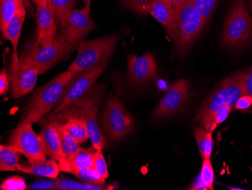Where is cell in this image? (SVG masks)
Instances as JSON below:
<instances>
[{
  "instance_id": "cell-1",
  "label": "cell",
  "mask_w": 252,
  "mask_h": 190,
  "mask_svg": "<svg viewBox=\"0 0 252 190\" xmlns=\"http://www.w3.org/2000/svg\"><path fill=\"white\" fill-rule=\"evenodd\" d=\"M192 0H185L173 8L171 25L167 30L178 53L188 52L205 28Z\"/></svg>"
},
{
  "instance_id": "cell-2",
  "label": "cell",
  "mask_w": 252,
  "mask_h": 190,
  "mask_svg": "<svg viewBox=\"0 0 252 190\" xmlns=\"http://www.w3.org/2000/svg\"><path fill=\"white\" fill-rule=\"evenodd\" d=\"M77 74L67 71L55 76L49 83L34 92L28 103L22 121L39 122L44 115L61 103L68 85Z\"/></svg>"
},
{
  "instance_id": "cell-3",
  "label": "cell",
  "mask_w": 252,
  "mask_h": 190,
  "mask_svg": "<svg viewBox=\"0 0 252 190\" xmlns=\"http://www.w3.org/2000/svg\"><path fill=\"white\" fill-rule=\"evenodd\" d=\"M245 79L246 71H239L226 76L197 109L193 121L201 124L222 106L234 108L238 99L246 94Z\"/></svg>"
},
{
  "instance_id": "cell-4",
  "label": "cell",
  "mask_w": 252,
  "mask_h": 190,
  "mask_svg": "<svg viewBox=\"0 0 252 190\" xmlns=\"http://www.w3.org/2000/svg\"><path fill=\"white\" fill-rule=\"evenodd\" d=\"M222 42L229 49H240L252 42V18L246 0H234L223 27Z\"/></svg>"
},
{
  "instance_id": "cell-5",
  "label": "cell",
  "mask_w": 252,
  "mask_h": 190,
  "mask_svg": "<svg viewBox=\"0 0 252 190\" xmlns=\"http://www.w3.org/2000/svg\"><path fill=\"white\" fill-rule=\"evenodd\" d=\"M118 36H106L93 40H82L78 44L76 56L68 71L78 74L107 60L118 42Z\"/></svg>"
},
{
  "instance_id": "cell-6",
  "label": "cell",
  "mask_w": 252,
  "mask_h": 190,
  "mask_svg": "<svg viewBox=\"0 0 252 190\" xmlns=\"http://www.w3.org/2000/svg\"><path fill=\"white\" fill-rule=\"evenodd\" d=\"M8 144L28 158L30 164L46 161V152L40 135L35 133L32 123L21 122L11 133Z\"/></svg>"
},
{
  "instance_id": "cell-7",
  "label": "cell",
  "mask_w": 252,
  "mask_h": 190,
  "mask_svg": "<svg viewBox=\"0 0 252 190\" xmlns=\"http://www.w3.org/2000/svg\"><path fill=\"white\" fill-rule=\"evenodd\" d=\"M107 64L108 59L78 73L68 85L63 99L51 115L60 114L72 103L83 97L105 70Z\"/></svg>"
},
{
  "instance_id": "cell-8",
  "label": "cell",
  "mask_w": 252,
  "mask_h": 190,
  "mask_svg": "<svg viewBox=\"0 0 252 190\" xmlns=\"http://www.w3.org/2000/svg\"><path fill=\"white\" fill-rule=\"evenodd\" d=\"M91 2L86 4L80 10H73L68 17L66 25L62 28L59 36L62 38L69 52L77 47L78 44L95 28L91 18Z\"/></svg>"
},
{
  "instance_id": "cell-9",
  "label": "cell",
  "mask_w": 252,
  "mask_h": 190,
  "mask_svg": "<svg viewBox=\"0 0 252 190\" xmlns=\"http://www.w3.org/2000/svg\"><path fill=\"white\" fill-rule=\"evenodd\" d=\"M103 124L109 137L114 140L124 138L134 128L132 117L115 96L107 101Z\"/></svg>"
},
{
  "instance_id": "cell-10",
  "label": "cell",
  "mask_w": 252,
  "mask_h": 190,
  "mask_svg": "<svg viewBox=\"0 0 252 190\" xmlns=\"http://www.w3.org/2000/svg\"><path fill=\"white\" fill-rule=\"evenodd\" d=\"M69 53L64 41L58 35L52 43L42 46L36 41L26 55H24L30 65L36 69L39 75L45 72Z\"/></svg>"
},
{
  "instance_id": "cell-11",
  "label": "cell",
  "mask_w": 252,
  "mask_h": 190,
  "mask_svg": "<svg viewBox=\"0 0 252 190\" xmlns=\"http://www.w3.org/2000/svg\"><path fill=\"white\" fill-rule=\"evenodd\" d=\"M38 75L36 69L30 65L22 55L17 65L10 68L12 97L16 99L31 93L36 86Z\"/></svg>"
},
{
  "instance_id": "cell-12",
  "label": "cell",
  "mask_w": 252,
  "mask_h": 190,
  "mask_svg": "<svg viewBox=\"0 0 252 190\" xmlns=\"http://www.w3.org/2000/svg\"><path fill=\"white\" fill-rule=\"evenodd\" d=\"M189 88L190 83L185 79L175 81L154 111V117L162 118L178 113L188 100Z\"/></svg>"
},
{
  "instance_id": "cell-13",
  "label": "cell",
  "mask_w": 252,
  "mask_h": 190,
  "mask_svg": "<svg viewBox=\"0 0 252 190\" xmlns=\"http://www.w3.org/2000/svg\"><path fill=\"white\" fill-rule=\"evenodd\" d=\"M158 75L157 62L153 54L128 55V80L134 84L151 81Z\"/></svg>"
},
{
  "instance_id": "cell-14",
  "label": "cell",
  "mask_w": 252,
  "mask_h": 190,
  "mask_svg": "<svg viewBox=\"0 0 252 190\" xmlns=\"http://www.w3.org/2000/svg\"><path fill=\"white\" fill-rule=\"evenodd\" d=\"M79 106L81 107V109L79 110V115L86 120L89 139L93 143V147L96 150H103L107 142L100 133L97 124L98 106L97 103L86 99L79 102Z\"/></svg>"
},
{
  "instance_id": "cell-15",
  "label": "cell",
  "mask_w": 252,
  "mask_h": 190,
  "mask_svg": "<svg viewBox=\"0 0 252 190\" xmlns=\"http://www.w3.org/2000/svg\"><path fill=\"white\" fill-rule=\"evenodd\" d=\"M58 120L55 116L50 115L42 121L41 138L43 143L44 148L47 155L59 161L61 158H64L60 136L57 127Z\"/></svg>"
},
{
  "instance_id": "cell-16",
  "label": "cell",
  "mask_w": 252,
  "mask_h": 190,
  "mask_svg": "<svg viewBox=\"0 0 252 190\" xmlns=\"http://www.w3.org/2000/svg\"><path fill=\"white\" fill-rule=\"evenodd\" d=\"M36 41L42 46L52 43L56 38L57 26L49 5H36Z\"/></svg>"
},
{
  "instance_id": "cell-17",
  "label": "cell",
  "mask_w": 252,
  "mask_h": 190,
  "mask_svg": "<svg viewBox=\"0 0 252 190\" xmlns=\"http://www.w3.org/2000/svg\"><path fill=\"white\" fill-rule=\"evenodd\" d=\"M95 151L94 147L81 148L75 155L61 158L59 161L61 171L76 175L82 170L93 167Z\"/></svg>"
},
{
  "instance_id": "cell-18",
  "label": "cell",
  "mask_w": 252,
  "mask_h": 190,
  "mask_svg": "<svg viewBox=\"0 0 252 190\" xmlns=\"http://www.w3.org/2000/svg\"><path fill=\"white\" fill-rule=\"evenodd\" d=\"M26 6L21 5L14 18L9 21L6 28L2 32L4 38L11 42L13 47V55L11 57V66L17 65L19 61L18 54V42L21 38V31L26 18Z\"/></svg>"
},
{
  "instance_id": "cell-19",
  "label": "cell",
  "mask_w": 252,
  "mask_h": 190,
  "mask_svg": "<svg viewBox=\"0 0 252 190\" xmlns=\"http://www.w3.org/2000/svg\"><path fill=\"white\" fill-rule=\"evenodd\" d=\"M17 169L27 174L49 178H56L61 171L59 163L53 158L37 164H30V165L18 164Z\"/></svg>"
},
{
  "instance_id": "cell-20",
  "label": "cell",
  "mask_w": 252,
  "mask_h": 190,
  "mask_svg": "<svg viewBox=\"0 0 252 190\" xmlns=\"http://www.w3.org/2000/svg\"><path fill=\"white\" fill-rule=\"evenodd\" d=\"M149 14L162 24L167 31L171 25L173 15V6L171 0H154Z\"/></svg>"
},
{
  "instance_id": "cell-21",
  "label": "cell",
  "mask_w": 252,
  "mask_h": 190,
  "mask_svg": "<svg viewBox=\"0 0 252 190\" xmlns=\"http://www.w3.org/2000/svg\"><path fill=\"white\" fill-rule=\"evenodd\" d=\"M48 5L53 16L60 24L61 28L66 25L68 17L76 5V0H48Z\"/></svg>"
},
{
  "instance_id": "cell-22",
  "label": "cell",
  "mask_w": 252,
  "mask_h": 190,
  "mask_svg": "<svg viewBox=\"0 0 252 190\" xmlns=\"http://www.w3.org/2000/svg\"><path fill=\"white\" fill-rule=\"evenodd\" d=\"M65 130L79 144L84 143L89 139L86 120L80 116H70L64 124H62Z\"/></svg>"
},
{
  "instance_id": "cell-23",
  "label": "cell",
  "mask_w": 252,
  "mask_h": 190,
  "mask_svg": "<svg viewBox=\"0 0 252 190\" xmlns=\"http://www.w3.org/2000/svg\"><path fill=\"white\" fill-rule=\"evenodd\" d=\"M193 135L197 143L198 148L202 159H209L213 150V139L212 132L202 127H196L193 130Z\"/></svg>"
},
{
  "instance_id": "cell-24",
  "label": "cell",
  "mask_w": 252,
  "mask_h": 190,
  "mask_svg": "<svg viewBox=\"0 0 252 190\" xmlns=\"http://www.w3.org/2000/svg\"><path fill=\"white\" fill-rule=\"evenodd\" d=\"M21 153L14 147L8 146L0 147V170L1 171H18L17 165Z\"/></svg>"
},
{
  "instance_id": "cell-25",
  "label": "cell",
  "mask_w": 252,
  "mask_h": 190,
  "mask_svg": "<svg viewBox=\"0 0 252 190\" xmlns=\"http://www.w3.org/2000/svg\"><path fill=\"white\" fill-rule=\"evenodd\" d=\"M21 3L18 0H0V27L2 31L18 12Z\"/></svg>"
},
{
  "instance_id": "cell-26",
  "label": "cell",
  "mask_w": 252,
  "mask_h": 190,
  "mask_svg": "<svg viewBox=\"0 0 252 190\" xmlns=\"http://www.w3.org/2000/svg\"><path fill=\"white\" fill-rule=\"evenodd\" d=\"M57 127L59 130L62 150L65 157H71L79 152V150H81L79 143L70 135V133L65 130L63 125L59 123V120H58Z\"/></svg>"
},
{
  "instance_id": "cell-27",
  "label": "cell",
  "mask_w": 252,
  "mask_h": 190,
  "mask_svg": "<svg viewBox=\"0 0 252 190\" xmlns=\"http://www.w3.org/2000/svg\"><path fill=\"white\" fill-rule=\"evenodd\" d=\"M233 109V108L230 106H222L212 115L202 121L200 125L209 131H214L219 124H222L227 119Z\"/></svg>"
},
{
  "instance_id": "cell-28",
  "label": "cell",
  "mask_w": 252,
  "mask_h": 190,
  "mask_svg": "<svg viewBox=\"0 0 252 190\" xmlns=\"http://www.w3.org/2000/svg\"><path fill=\"white\" fill-rule=\"evenodd\" d=\"M192 2L200 14L205 26L212 19L219 0H192Z\"/></svg>"
},
{
  "instance_id": "cell-29",
  "label": "cell",
  "mask_w": 252,
  "mask_h": 190,
  "mask_svg": "<svg viewBox=\"0 0 252 190\" xmlns=\"http://www.w3.org/2000/svg\"><path fill=\"white\" fill-rule=\"evenodd\" d=\"M214 181H215V174H214L213 167H212L210 158L203 160L200 174L201 184L203 187L206 188V190H213Z\"/></svg>"
},
{
  "instance_id": "cell-30",
  "label": "cell",
  "mask_w": 252,
  "mask_h": 190,
  "mask_svg": "<svg viewBox=\"0 0 252 190\" xmlns=\"http://www.w3.org/2000/svg\"><path fill=\"white\" fill-rule=\"evenodd\" d=\"M76 176L78 178L89 184L104 186L106 183V179L102 177L93 167L82 170L80 172L76 174Z\"/></svg>"
},
{
  "instance_id": "cell-31",
  "label": "cell",
  "mask_w": 252,
  "mask_h": 190,
  "mask_svg": "<svg viewBox=\"0 0 252 190\" xmlns=\"http://www.w3.org/2000/svg\"><path fill=\"white\" fill-rule=\"evenodd\" d=\"M126 6L140 15L149 14L154 0H121Z\"/></svg>"
},
{
  "instance_id": "cell-32",
  "label": "cell",
  "mask_w": 252,
  "mask_h": 190,
  "mask_svg": "<svg viewBox=\"0 0 252 190\" xmlns=\"http://www.w3.org/2000/svg\"><path fill=\"white\" fill-rule=\"evenodd\" d=\"M93 167L102 177H104V179L108 178V168L102 150H96L94 152Z\"/></svg>"
},
{
  "instance_id": "cell-33",
  "label": "cell",
  "mask_w": 252,
  "mask_h": 190,
  "mask_svg": "<svg viewBox=\"0 0 252 190\" xmlns=\"http://www.w3.org/2000/svg\"><path fill=\"white\" fill-rule=\"evenodd\" d=\"M3 190H25L27 189L26 184L24 179L19 176L8 177L0 186Z\"/></svg>"
},
{
  "instance_id": "cell-34",
  "label": "cell",
  "mask_w": 252,
  "mask_h": 190,
  "mask_svg": "<svg viewBox=\"0 0 252 190\" xmlns=\"http://www.w3.org/2000/svg\"><path fill=\"white\" fill-rule=\"evenodd\" d=\"M236 110L248 112L252 108V95L246 94L238 99L234 106Z\"/></svg>"
},
{
  "instance_id": "cell-35",
  "label": "cell",
  "mask_w": 252,
  "mask_h": 190,
  "mask_svg": "<svg viewBox=\"0 0 252 190\" xmlns=\"http://www.w3.org/2000/svg\"><path fill=\"white\" fill-rule=\"evenodd\" d=\"M80 183L70 180H61L57 181L56 190H79Z\"/></svg>"
},
{
  "instance_id": "cell-36",
  "label": "cell",
  "mask_w": 252,
  "mask_h": 190,
  "mask_svg": "<svg viewBox=\"0 0 252 190\" xmlns=\"http://www.w3.org/2000/svg\"><path fill=\"white\" fill-rule=\"evenodd\" d=\"M57 182L55 181H38L31 186L32 190H56Z\"/></svg>"
},
{
  "instance_id": "cell-37",
  "label": "cell",
  "mask_w": 252,
  "mask_h": 190,
  "mask_svg": "<svg viewBox=\"0 0 252 190\" xmlns=\"http://www.w3.org/2000/svg\"><path fill=\"white\" fill-rule=\"evenodd\" d=\"M8 87H9V83H8V75L4 68L0 73V94H5L8 91Z\"/></svg>"
},
{
  "instance_id": "cell-38",
  "label": "cell",
  "mask_w": 252,
  "mask_h": 190,
  "mask_svg": "<svg viewBox=\"0 0 252 190\" xmlns=\"http://www.w3.org/2000/svg\"><path fill=\"white\" fill-rule=\"evenodd\" d=\"M245 87H246V94L252 95V65L246 71Z\"/></svg>"
},
{
  "instance_id": "cell-39",
  "label": "cell",
  "mask_w": 252,
  "mask_h": 190,
  "mask_svg": "<svg viewBox=\"0 0 252 190\" xmlns=\"http://www.w3.org/2000/svg\"><path fill=\"white\" fill-rule=\"evenodd\" d=\"M106 190V187L103 185L97 184H89V183H83L79 186V190Z\"/></svg>"
},
{
  "instance_id": "cell-40",
  "label": "cell",
  "mask_w": 252,
  "mask_h": 190,
  "mask_svg": "<svg viewBox=\"0 0 252 190\" xmlns=\"http://www.w3.org/2000/svg\"><path fill=\"white\" fill-rule=\"evenodd\" d=\"M36 5H48V0H31Z\"/></svg>"
},
{
  "instance_id": "cell-41",
  "label": "cell",
  "mask_w": 252,
  "mask_h": 190,
  "mask_svg": "<svg viewBox=\"0 0 252 190\" xmlns=\"http://www.w3.org/2000/svg\"><path fill=\"white\" fill-rule=\"evenodd\" d=\"M183 1H185V0H171V4H172V6H173V8H175V6L179 5V4L181 3Z\"/></svg>"
},
{
  "instance_id": "cell-42",
  "label": "cell",
  "mask_w": 252,
  "mask_h": 190,
  "mask_svg": "<svg viewBox=\"0 0 252 190\" xmlns=\"http://www.w3.org/2000/svg\"><path fill=\"white\" fill-rule=\"evenodd\" d=\"M18 1L21 5H26V4L28 3V0H18Z\"/></svg>"
},
{
  "instance_id": "cell-43",
  "label": "cell",
  "mask_w": 252,
  "mask_h": 190,
  "mask_svg": "<svg viewBox=\"0 0 252 190\" xmlns=\"http://www.w3.org/2000/svg\"><path fill=\"white\" fill-rule=\"evenodd\" d=\"M249 5H250L251 11H252V0H250V2H249Z\"/></svg>"
},
{
  "instance_id": "cell-44",
  "label": "cell",
  "mask_w": 252,
  "mask_h": 190,
  "mask_svg": "<svg viewBox=\"0 0 252 190\" xmlns=\"http://www.w3.org/2000/svg\"><path fill=\"white\" fill-rule=\"evenodd\" d=\"M83 2H84L85 5H86V4L91 2V0H83Z\"/></svg>"
}]
</instances>
